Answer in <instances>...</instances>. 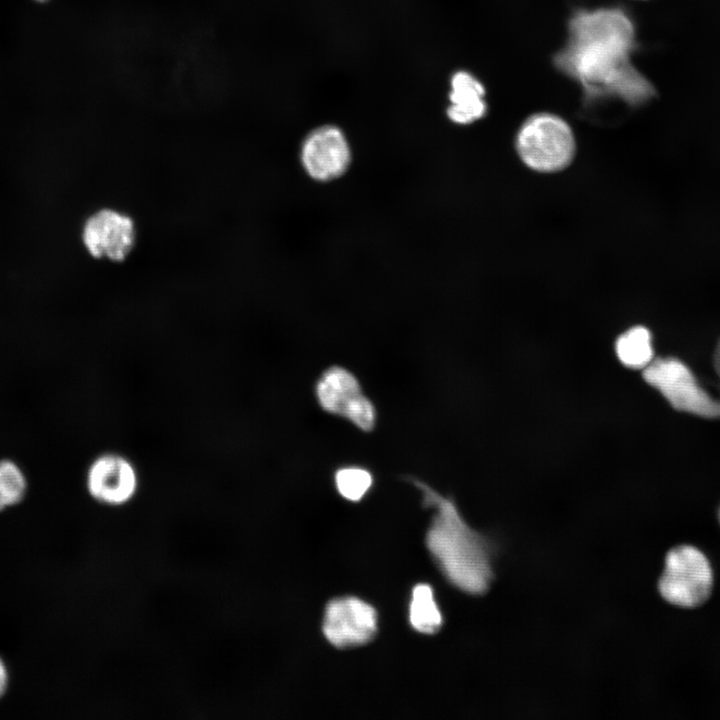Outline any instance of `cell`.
I'll return each instance as SVG.
<instances>
[{
    "mask_svg": "<svg viewBox=\"0 0 720 720\" xmlns=\"http://www.w3.org/2000/svg\"><path fill=\"white\" fill-rule=\"evenodd\" d=\"M634 48V25L622 9L579 10L569 21L566 45L554 63L581 85L586 99L617 98L635 106L655 91L631 62Z\"/></svg>",
    "mask_w": 720,
    "mask_h": 720,
    "instance_id": "1",
    "label": "cell"
},
{
    "mask_svg": "<svg viewBox=\"0 0 720 720\" xmlns=\"http://www.w3.org/2000/svg\"><path fill=\"white\" fill-rule=\"evenodd\" d=\"M425 508L435 510L426 533V546L448 581L470 594L484 593L493 577L487 540L462 518L455 502L413 476Z\"/></svg>",
    "mask_w": 720,
    "mask_h": 720,
    "instance_id": "2",
    "label": "cell"
},
{
    "mask_svg": "<svg viewBox=\"0 0 720 720\" xmlns=\"http://www.w3.org/2000/svg\"><path fill=\"white\" fill-rule=\"evenodd\" d=\"M522 161L539 172L559 171L572 161L575 140L570 126L559 116L536 113L522 124L516 137Z\"/></svg>",
    "mask_w": 720,
    "mask_h": 720,
    "instance_id": "3",
    "label": "cell"
},
{
    "mask_svg": "<svg viewBox=\"0 0 720 720\" xmlns=\"http://www.w3.org/2000/svg\"><path fill=\"white\" fill-rule=\"evenodd\" d=\"M712 584L709 561L700 550L681 545L668 552L658 585L666 601L680 607H697L710 596Z\"/></svg>",
    "mask_w": 720,
    "mask_h": 720,
    "instance_id": "4",
    "label": "cell"
},
{
    "mask_svg": "<svg viewBox=\"0 0 720 720\" xmlns=\"http://www.w3.org/2000/svg\"><path fill=\"white\" fill-rule=\"evenodd\" d=\"M642 376L675 409L702 416L720 415V403L698 385L691 370L682 361L673 357H658L643 369Z\"/></svg>",
    "mask_w": 720,
    "mask_h": 720,
    "instance_id": "5",
    "label": "cell"
},
{
    "mask_svg": "<svg viewBox=\"0 0 720 720\" xmlns=\"http://www.w3.org/2000/svg\"><path fill=\"white\" fill-rule=\"evenodd\" d=\"M316 397L326 412L339 415L359 429L369 432L376 422V410L361 389L356 376L346 368L326 369L316 383Z\"/></svg>",
    "mask_w": 720,
    "mask_h": 720,
    "instance_id": "6",
    "label": "cell"
},
{
    "mask_svg": "<svg viewBox=\"0 0 720 720\" xmlns=\"http://www.w3.org/2000/svg\"><path fill=\"white\" fill-rule=\"evenodd\" d=\"M89 496L106 507H122L138 493L140 477L134 462L116 451L103 452L92 459L85 473Z\"/></svg>",
    "mask_w": 720,
    "mask_h": 720,
    "instance_id": "7",
    "label": "cell"
},
{
    "mask_svg": "<svg viewBox=\"0 0 720 720\" xmlns=\"http://www.w3.org/2000/svg\"><path fill=\"white\" fill-rule=\"evenodd\" d=\"M322 631L328 642L337 648L366 644L377 632V612L357 597L332 599L325 608Z\"/></svg>",
    "mask_w": 720,
    "mask_h": 720,
    "instance_id": "8",
    "label": "cell"
},
{
    "mask_svg": "<svg viewBox=\"0 0 720 720\" xmlns=\"http://www.w3.org/2000/svg\"><path fill=\"white\" fill-rule=\"evenodd\" d=\"M82 239L85 248L93 257L122 262L135 246V223L125 213L104 208L87 219Z\"/></svg>",
    "mask_w": 720,
    "mask_h": 720,
    "instance_id": "9",
    "label": "cell"
},
{
    "mask_svg": "<svg viewBox=\"0 0 720 720\" xmlns=\"http://www.w3.org/2000/svg\"><path fill=\"white\" fill-rule=\"evenodd\" d=\"M301 161L309 176L318 181L341 176L351 161L349 143L343 131L334 125L312 130L302 144Z\"/></svg>",
    "mask_w": 720,
    "mask_h": 720,
    "instance_id": "10",
    "label": "cell"
},
{
    "mask_svg": "<svg viewBox=\"0 0 720 720\" xmlns=\"http://www.w3.org/2000/svg\"><path fill=\"white\" fill-rule=\"evenodd\" d=\"M485 88L472 73L459 70L450 79L448 118L456 124H470L482 118L487 110Z\"/></svg>",
    "mask_w": 720,
    "mask_h": 720,
    "instance_id": "11",
    "label": "cell"
},
{
    "mask_svg": "<svg viewBox=\"0 0 720 720\" xmlns=\"http://www.w3.org/2000/svg\"><path fill=\"white\" fill-rule=\"evenodd\" d=\"M618 360L627 368L644 369L654 357L652 335L643 326H634L615 341Z\"/></svg>",
    "mask_w": 720,
    "mask_h": 720,
    "instance_id": "12",
    "label": "cell"
},
{
    "mask_svg": "<svg viewBox=\"0 0 720 720\" xmlns=\"http://www.w3.org/2000/svg\"><path fill=\"white\" fill-rule=\"evenodd\" d=\"M409 621L411 626L423 634H434L442 626V614L434 598L430 585L417 584L412 590L409 608Z\"/></svg>",
    "mask_w": 720,
    "mask_h": 720,
    "instance_id": "13",
    "label": "cell"
},
{
    "mask_svg": "<svg viewBox=\"0 0 720 720\" xmlns=\"http://www.w3.org/2000/svg\"><path fill=\"white\" fill-rule=\"evenodd\" d=\"M26 491L27 478L22 468L11 459H0V498L4 506L20 503Z\"/></svg>",
    "mask_w": 720,
    "mask_h": 720,
    "instance_id": "14",
    "label": "cell"
},
{
    "mask_svg": "<svg viewBox=\"0 0 720 720\" xmlns=\"http://www.w3.org/2000/svg\"><path fill=\"white\" fill-rule=\"evenodd\" d=\"M334 479L339 494L354 502L361 500L366 495L373 482L371 473L358 466L338 469Z\"/></svg>",
    "mask_w": 720,
    "mask_h": 720,
    "instance_id": "15",
    "label": "cell"
},
{
    "mask_svg": "<svg viewBox=\"0 0 720 720\" xmlns=\"http://www.w3.org/2000/svg\"><path fill=\"white\" fill-rule=\"evenodd\" d=\"M8 684V673L6 666L2 659L0 658V697L4 694L6 691Z\"/></svg>",
    "mask_w": 720,
    "mask_h": 720,
    "instance_id": "16",
    "label": "cell"
},
{
    "mask_svg": "<svg viewBox=\"0 0 720 720\" xmlns=\"http://www.w3.org/2000/svg\"><path fill=\"white\" fill-rule=\"evenodd\" d=\"M5 508H6V507L4 506V504H3V502H2V500H1V498H0V511H2V510L5 509Z\"/></svg>",
    "mask_w": 720,
    "mask_h": 720,
    "instance_id": "17",
    "label": "cell"
},
{
    "mask_svg": "<svg viewBox=\"0 0 720 720\" xmlns=\"http://www.w3.org/2000/svg\"><path fill=\"white\" fill-rule=\"evenodd\" d=\"M38 1H44V0H38Z\"/></svg>",
    "mask_w": 720,
    "mask_h": 720,
    "instance_id": "18",
    "label": "cell"
}]
</instances>
